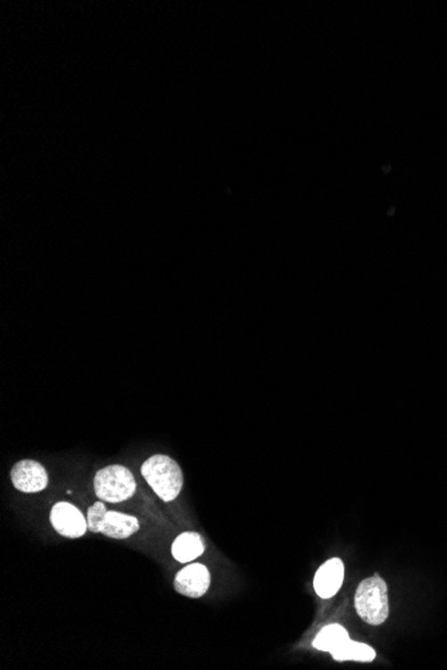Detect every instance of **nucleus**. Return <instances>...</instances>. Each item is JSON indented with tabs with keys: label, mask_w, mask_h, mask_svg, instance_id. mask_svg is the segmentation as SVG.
I'll list each match as a JSON object with an SVG mask.
<instances>
[{
	"label": "nucleus",
	"mask_w": 447,
	"mask_h": 670,
	"mask_svg": "<svg viewBox=\"0 0 447 670\" xmlns=\"http://www.w3.org/2000/svg\"><path fill=\"white\" fill-rule=\"evenodd\" d=\"M141 474L154 493L164 502H172L180 496L183 475L180 464L167 456H154L141 467Z\"/></svg>",
	"instance_id": "1"
},
{
	"label": "nucleus",
	"mask_w": 447,
	"mask_h": 670,
	"mask_svg": "<svg viewBox=\"0 0 447 670\" xmlns=\"http://www.w3.org/2000/svg\"><path fill=\"white\" fill-rule=\"evenodd\" d=\"M355 609L359 617L367 624L374 626L382 625L390 613L387 584L385 579L375 574L362 581L356 590Z\"/></svg>",
	"instance_id": "2"
},
{
	"label": "nucleus",
	"mask_w": 447,
	"mask_h": 670,
	"mask_svg": "<svg viewBox=\"0 0 447 670\" xmlns=\"http://www.w3.org/2000/svg\"><path fill=\"white\" fill-rule=\"evenodd\" d=\"M134 477L121 464H111L100 470L94 477V490L98 498L110 504H119L132 498L135 493Z\"/></svg>",
	"instance_id": "3"
},
{
	"label": "nucleus",
	"mask_w": 447,
	"mask_h": 670,
	"mask_svg": "<svg viewBox=\"0 0 447 670\" xmlns=\"http://www.w3.org/2000/svg\"><path fill=\"white\" fill-rule=\"evenodd\" d=\"M53 526L61 536L68 538H79L84 536L87 529V521L85 520L82 513L68 502H60L55 505L52 510Z\"/></svg>",
	"instance_id": "4"
},
{
	"label": "nucleus",
	"mask_w": 447,
	"mask_h": 670,
	"mask_svg": "<svg viewBox=\"0 0 447 670\" xmlns=\"http://www.w3.org/2000/svg\"><path fill=\"white\" fill-rule=\"evenodd\" d=\"M12 485L22 493L33 494L45 490L49 483L46 470L36 461H20L12 470Z\"/></svg>",
	"instance_id": "5"
},
{
	"label": "nucleus",
	"mask_w": 447,
	"mask_h": 670,
	"mask_svg": "<svg viewBox=\"0 0 447 670\" xmlns=\"http://www.w3.org/2000/svg\"><path fill=\"white\" fill-rule=\"evenodd\" d=\"M210 576L207 569L201 563H191L178 571L175 579L177 593L185 597L199 598L209 589Z\"/></svg>",
	"instance_id": "6"
},
{
	"label": "nucleus",
	"mask_w": 447,
	"mask_h": 670,
	"mask_svg": "<svg viewBox=\"0 0 447 670\" xmlns=\"http://www.w3.org/2000/svg\"><path fill=\"white\" fill-rule=\"evenodd\" d=\"M343 579H345V565L339 558H332L316 571L313 587L319 597L327 600L337 594V590L342 587Z\"/></svg>",
	"instance_id": "7"
},
{
	"label": "nucleus",
	"mask_w": 447,
	"mask_h": 670,
	"mask_svg": "<svg viewBox=\"0 0 447 670\" xmlns=\"http://www.w3.org/2000/svg\"><path fill=\"white\" fill-rule=\"evenodd\" d=\"M140 530V522L132 515L108 512L100 525V533L114 539H125Z\"/></svg>",
	"instance_id": "8"
},
{
	"label": "nucleus",
	"mask_w": 447,
	"mask_h": 670,
	"mask_svg": "<svg viewBox=\"0 0 447 670\" xmlns=\"http://www.w3.org/2000/svg\"><path fill=\"white\" fill-rule=\"evenodd\" d=\"M204 553V544L199 534L183 533L172 545V554L178 562L186 563L196 560Z\"/></svg>",
	"instance_id": "9"
},
{
	"label": "nucleus",
	"mask_w": 447,
	"mask_h": 670,
	"mask_svg": "<svg viewBox=\"0 0 447 670\" xmlns=\"http://www.w3.org/2000/svg\"><path fill=\"white\" fill-rule=\"evenodd\" d=\"M348 640H350V637H348V632L345 627L337 624L327 625L316 635L315 640H313V646L319 650L334 653Z\"/></svg>",
	"instance_id": "10"
},
{
	"label": "nucleus",
	"mask_w": 447,
	"mask_h": 670,
	"mask_svg": "<svg viewBox=\"0 0 447 670\" xmlns=\"http://www.w3.org/2000/svg\"><path fill=\"white\" fill-rule=\"evenodd\" d=\"M331 654L337 661L354 659V661L370 662L374 661L375 658V650L371 646L351 640Z\"/></svg>",
	"instance_id": "11"
},
{
	"label": "nucleus",
	"mask_w": 447,
	"mask_h": 670,
	"mask_svg": "<svg viewBox=\"0 0 447 670\" xmlns=\"http://www.w3.org/2000/svg\"><path fill=\"white\" fill-rule=\"evenodd\" d=\"M106 513H108V510H106L105 505H103L102 502H97V504L89 507L86 521L87 529H89L92 533H100V525L101 522H102L103 518H105Z\"/></svg>",
	"instance_id": "12"
}]
</instances>
